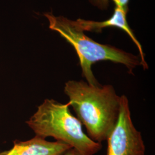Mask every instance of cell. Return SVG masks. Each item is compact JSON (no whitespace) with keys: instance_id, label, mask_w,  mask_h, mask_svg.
Returning a JSON list of instances; mask_svg holds the SVG:
<instances>
[{"instance_id":"9c48e42d","label":"cell","mask_w":155,"mask_h":155,"mask_svg":"<svg viewBox=\"0 0 155 155\" xmlns=\"http://www.w3.org/2000/svg\"><path fill=\"white\" fill-rule=\"evenodd\" d=\"M61 155H85L79 152L77 150L71 148L69 150H67L64 153H63Z\"/></svg>"},{"instance_id":"7a4b0ae2","label":"cell","mask_w":155,"mask_h":155,"mask_svg":"<svg viewBox=\"0 0 155 155\" xmlns=\"http://www.w3.org/2000/svg\"><path fill=\"white\" fill-rule=\"evenodd\" d=\"M49 27L59 33L72 45L79 58L82 76L91 85L100 86L91 70V66L100 61L120 63L133 74L136 67L141 65L140 56L125 52L110 45H102L90 39L78 27L75 21L63 16H55L51 13H45Z\"/></svg>"},{"instance_id":"8992f818","label":"cell","mask_w":155,"mask_h":155,"mask_svg":"<svg viewBox=\"0 0 155 155\" xmlns=\"http://www.w3.org/2000/svg\"><path fill=\"white\" fill-rule=\"evenodd\" d=\"M71 148L63 142L48 141L35 136L27 141H15L12 148L0 151V155H61Z\"/></svg>"},{"instance_id":"52a82bcc","label":"cell","mask_w":155,"mask_h":155,"mask_svg":"<svg viewBox=\"0 0 155 155\" xmlns=\"http://www.w3.org/2000/svg\"><path fill=\"white\" fill-rule=\"evenodd\" d=\"M93 5L98 8L100 9H106L109 6V0H89Z\"/></svg>"},{"instance_id":"5b68a950","label":"cell","mask_w":155,"mask_h":155,"mask_svg":"<svg viewBox=\"0 0 155 155\" xmlns=\"http://www.w3.org/2000/svg\"><path fill=\"white\" fill-rule=\"evenodd\" d=\"M128 11H129L123 10L115 6L113 15L105 21H95L79 18L75 21V22L78 27L82 30L83 32L89 31L100 33L102 32L103 29L107 27H115L121 29L127 33L137 47L140 53L141 66L144 70H147L148 68V66L145 59V54L142 46L139 40L136 38L133 31L127 23V15Z\"/></svg>"},{"instance_id":"277c9868","label":"cell","mask_w":155,"mask_h":155,"mask_svg":"<svg viewBox=\"0 0 155 155\" xmlns=\"http://www.w3.org/2000/svg\"><path fill=\"white\" fill-rule=\"evenodd\" d=\"M106 141V155H145L144 140L132 122L129 100L125 95L121 96L118 118Z\"/></svg>"},{"instance_id":"3957f363","label":"cell","mask_w":155,"mask_h":155,"mask_svg":"<svg viewBox=\"0 0 155 155\" xmlns=\"http://www.w3.org/2000/svg\"><path fill=\"white\" fill-rule=\"evenodd\" d=\"M68 103L63 104L46 99L26 122L36 136L45 139L52 137L70 145L85 155H94L102 148L84 133L82 124L69 109Z\"/></svg>"},{"instance_id":"6da1fadb","label":"cell","mask_w":155,"mask_h":155,"mask_svg":"<svg viewBox=\"0 0 155 155\" xmlns=\"http://www.w3.org/2000/svg\"><path fill=\"white\" fill-rule=\"evenodd\" d=\"M64 91L87 135L101 144L106 140L116 125L121 106V96L113 86L70 80L64 84Z\"/></svg>"},{"instance_id":"ba28073f","label":"cell","mask_w":155,"mask_h":155,"mask_svg":"<svg viewBox=\"0 0 155 155\" xmlns=\"http://www.w3.org/2000/svg\"><path fill=\"white\" fill-rule=\"evenodd\" d=\"M129 0H112L115 4V6L123 10L129 11L128 3Z\"/></svg>"}]
</instances>
